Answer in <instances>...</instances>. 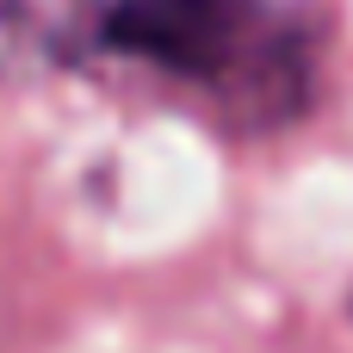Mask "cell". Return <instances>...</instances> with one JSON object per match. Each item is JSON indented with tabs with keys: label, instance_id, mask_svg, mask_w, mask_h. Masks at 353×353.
<instances>
[{
	"label": "cell",
	"instance_id": "6da1fadb",
	"mask_svg": "<svg viewBox=\"0 0 353 353\" xmlns=\"http://www.w3.org/2000/svg\"><path fill=\"white\" fill-rule=\"evenodd\" d=\"M99 56L186 93L242 137L298 124L323 81V25L298 0H105Z\"/></svg>",
	"mask_w": 353,
	"mask_h": 353
},
{
	"label": "cell",
	"instance_id": "7a4b0ae2",
	"mask_svg": "<svg viewBox=\"0 0 353 353\" xmlns=\"http://www.w3.org/2000/svg\"><path fill=\"white\" fill-rule=\"evenodd\" d=\"M105 0H0V81H50L99 62Z\"/></svg>",
	"mask_w": 353,
	"mask_h": 353
}]
</instances>
